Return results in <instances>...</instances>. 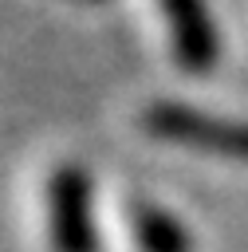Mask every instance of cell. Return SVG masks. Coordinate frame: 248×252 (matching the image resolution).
Wrapping results in <instances>:
<instances>
[{
	"mask_svg": "<svg viewBox=\"0 0 248 252\" xmlns=\"http://www.w3.org/2000/svg\"><path fill=\"white\" fill-rule=\"evenodd\" d=\"M142 126L161 142L248 161V122L244 118H217V114L193 110L185 102H150L142 110Z\"/></svg>",
	"mask_w": 248,
	"mask_h": 252,
	"instance_id": "1",
	"label": "cell"
},
{
	"mask_svg": "<svg viewBox=\"0 0 248 252\" xmlns=\"http://www.w3.org/2000/svg\"><path fill=\"white\" fill-rule=\"evenodd\" d=\"M47 228L55 252H98L91 177L83 165H59L47 181Z\"/></svg>",
	"mask_w": 248,
	"mask_h": 252,
	"instance_id": "2",
	"label": "cell"
},
{
	"mask_svg": "<svg viewBox=\"0 0 248 252\" xmlns=\"http://www.w3.org/2000/svg\"><path fill=\"white\" fill-rule=\"evenodd\" d=\"M161 12L169 20V35H173V55L185 71L205 75L217 67L220 59V39L209 16L205 0H161Z\"/></svg>",
	"mask_w": 248,
	"mask_h": 252,
	"instance_id": "3",
	"label": "cell"
},
{
	"mask_svg": "<svg viewBox=\"0 0 248 252\" xmlns=\"http://www.w3.org/2000/svg\"><path fill=\"white\" fill-rule=\"evenodd\" d=\"M130 224H134V240L142 252H193L189 232L181 228V220L173 213H165L161 205L150 201H134L130 205Z\"/></svg>",
	"mask_w": 248,
	"mask_h": 252,
	"instance_id": "4",
	"label": "cell"
}]
</instances>
